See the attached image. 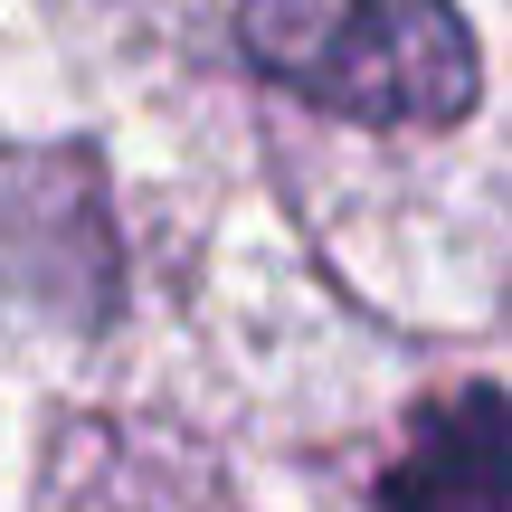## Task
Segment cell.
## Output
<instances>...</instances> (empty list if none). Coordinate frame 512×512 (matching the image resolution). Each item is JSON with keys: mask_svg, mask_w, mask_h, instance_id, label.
Wrapping results in <instances>:
<instances>
[{"mask_svg": "<svg viewBox=\"0 0 512 512\" xmlns=\"http://www.w3.org/2000/svg\"><path fill=\"white\" fill-rule=\"evenodd\" d=\"M238 48L266 86L370 133H446L484 95L456 0H238Z\"/></svg>", "mask_w": 512, "mask_h": 512, "instance_id": "6da1fadb", "label": "cell"}, {"mask_svg": "<svg viewBox=\"0 0 512 512\" xmlns=\"http://www.w3.org/2000/svg\"><path fill=\"white\" fill-rule=\"evenodd\" d=\"M380 512H512V399L456 389L408 427L399 465L380 475Z\"/></svg>", "mask_w": 512, "mask_h": 512, "instance_id": "7a4b0ae2", "label": "cell"}]
</instances>
